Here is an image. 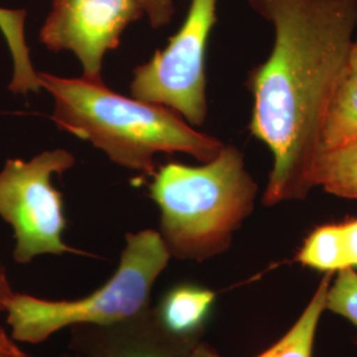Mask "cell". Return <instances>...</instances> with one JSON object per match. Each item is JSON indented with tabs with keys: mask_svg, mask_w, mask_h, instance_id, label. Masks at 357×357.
<instances>
[{
	"mask_svg": "<svg viewBox=\"0 0 357 357\" xmlns=\"http://www.w3.org/2000/svg\"><path fill=\"white\" fill-rule=\"evenodd\" d=\"M339 225L347 266L357 268V217L347 218Z\"/></svg>",
	"mask_w": 357,
	"mask_h": 357,
	"instance_id": "cell-17",
	"label": "cell"
},
{
	"mask_svg": "<svg viewBox=\"0 0 357 357\" xmlns=\"http://www.w3.org/2000/svg\"><path fill=\"white\" fill-rule=\"evenodd\" d=\"M38 75L41 88L53 96L56 126L93 143L118 166L153 174L156 153H188L208 163L224 147L166 106L128 98L84 78Z\"/></svg>",
	"mask_w": 357,
	"mask_h": 357,
	"instance_id": "cell-2",
	"label": "cell"
},
{
	"mask_svg": "<svg viewBox=\"0 0 357 357\" xmlns=\"http://www.w3.org/2000/svg\"><path fill=\"white\" fill-rule=\"evenodd\" d=\"M215 299V291L184 283L168 290L153 310L167 331L183 339L202 340Z\"/></svg>",
	"mask_w": 357,
	"mask_h": 357,
	"instance_id": "cell-9",
	"label": "cell"
},
{
	"mask_svg": "<svg viewBox=\"0 0 357 357\" xmlns=\"http://www.w3.org/2000/svg\"><path fill=\"white\" fill-rule=\"evenodd\" d=\"M333 273H324L305 311L281 339L255 357H312L315 335L320 317L326 310V299Z\"/></svg>",
	"mask_w": 357,
	"mask_h": 357,
	"instance_id": "cell-11",
	"label": "cell"
},
{
	"mask_svg": "<svg viewBox=\"0 0 357 357\" xmlns=\"http://www.w3.org/2000/svg\"><path fill=\"white\" fill-rule=\"evenodd\" d=\"M171 255L159 231L126 234L119 265L102 287L76 301H47L13 294L7 323L13 340L38 344L77 324L106 326L139 315L151 307V291Z\"/></svg>",
	"mask_w": 357,
	"mask_h": 357,
	"instance_id": "cell-4",
	"label": "cell"
},
{
	"mask_svg": "<svg viewBox=\"0 0 357 357\" xmlns=\"http://www.w3.org/2000/svg\"><path fill=\"white\" fill-rule=\"evenodd\" d=\"M0 357H31L15 344L6 332L0 328Z\"/></svg>",
	"mask_w": 357,
	"mask_h": 357,
	"instance_id": "cell-18",
	"label": "cell"
},
{
	"mask_svg": "<svg viewBox=\"0 0 357 357\" xmlns=\"http://www.w3.org/2000/svg\"><path fill=\"white\" fill-rule=\"evenodd\" d=\"M137 3L153 28L168 26L175 13V0H137Z\"/></svg>",
	"mask_w": 357,
	"mask_h": 357,
	"instance_id": "cell-16",
	"label": "cell"
},
{
	"mask_svg": "<svg viewBox=\"0 0 357 357\" xmlns=\"http://www.w3.org/2000/svg\"><path fill=\"white\" fill-rule=\"evenodd\" d=\"M61 357H82L79 356V355H76V354H73V355H64V356Z\"/></svg>",
	"mask_w": 357,
	"mask_h": 357,
	"instance_id": "cell-22",
	"label": "cell"
},
{
	"mask_svg": "<svg viewBox=\"0 0 357 357\" xmlns=\"http://www.w3.org/2000/svg\"><path fill=\"white\" fill-rule=\"evenodd\" d=\"M311 180L331 195L357 200V139L317 153Z\"/></svg>",
	"mask_w": 357,
	"mask_h": 357,
	"instance_id": "cell-12",
	"label": "cell"
},
{
	"mask_svg": "<svg viewBox=\"0 0 357 357\" xmlns=\"http://www.w3.org/2000/svg\"><path fill=\"white\" fill-rule=\"evenodd\" d=\"M217 0H191L187 17L165 50L135 68L131 97L166 106L191 126H202L208 114L205 54L216 23Z\"/></svg>",
	"mask_w": 357,
	"mask_h": 357,
	"instance_id": "cell-6",
	"label": "cell"
},
{
	"mask_svg": "<svg viewBox=\"0 0 357 357\" xmlns=\"http://www.w3.org/2000/svg\"><path fill=\"white\" fill-rule=\"evenodd\" d=\"M26 13L0 7V32L6 38L13 61V76L8 89L16 94L38 93L41 88L26 41Z\"/></svg>",
	"mask_w": 357,
	"mask_h": 357,
	"instance_id": "cell-13",
	"label": "cell"
},
{
	"mask_svg": "<svg viewBox=\"0 0 357 357\" xmlns=\"http://www.w3.org/2000/svg\"><path fill=\"white\" fill-rule=\"evenodd\" d=\"M75 163L69 151L53 150L29 162L8 159L0 171V217L13 227L17 264H29L38 255L81 253L63 240V196L51 181L53 174H63Z\"/></svg>",
	"mask_w": 357,
	"mask_h": 357,
	"instance_id": "cell-5",
	"label": "cell"
},
{
	"mask_svg": "<svg viewBox=\"0 0 357 357\" xmlns=\"http://www.w3.org/2000/svg\"><path fill=\"white\" fill-rule=\"evenodd\" d=\"M335 274L328 287L326 310L349 320L357 328V273L354 268H345Z\"/></svg>",
	"mask_w": 357,
	"mask_h": 357,
	"instance_id": "cell-15",
	"label": "cell"
},
{
	"mask_svg": "<svg viewBox=\"0 0 357 357\" xmlns=\"http://www.w3.org/2000/svg\"><path fill=\"white\" fill-rule=\"evenodd\" d=\"M191 357H222L220 354H217L211 345L206 344L204 342H200L193 349Z\"/></svg>",
	"mask_w": 357,
	"mask_h": 357,
	"instance_id": "cell-20",
	"label": "cell"
},
{
	"mask_svg": "<svg viewBox=\"0 0 357 357\" xmlns=\"http://www.w3.org/2000/svg\"><path fill=\"white\" fill-rule=\"evenodd\" d=\"M69 349L82 357H191L202 340L167 331L153 307L113 324H77L69 328Z\"/></svg>",
	"mask_w": 357,
	"mask_h": 357,
	"instance_id": "cell-8",
	"label": "cell"
},
{
	"mask_svg": "<svg viewBox=\"0 0 357 357\" xmlns=\"http://www.w3.org/2000/svg\"><path fill=\"white\" fill-rule=\"evenodd\" d=\"M13 290L7 277V270L0 265V314L6 312L8 302L13 296Z\"/></svg>",
	"mask_w": 357,
	"mask_h": 357,
	"instance_id": "cell-19",
	"label": "cell"
},
{
	"mask_svg": "<svg viewBox=\"0 0 357 357\" xmlns=\"http://www.w3.org/2000/svg\"><path fill=\"white\" fill-rule=\"evenodd\" d=\"M347 66L357 72V40H354V44L351 47L349 56H348V65Z\"/></svg>",
	"mask_w": 357,
	"mask_h": 357,
	"instance_id": "cell-21",
	"label": "cell"
},
{
	"mask_svg": "<svg viewBox=\"0 0 357 357\" xmlns=\"http://www.w3.org/2000/svg\"><path fill=\"white\" fill-rule=\"evenodd\" d=\"M142 16L137 0H53L40 41L50 51L73 52L82 65V78L103 84L106 52L116 50L128 24Z\"/></svg>",
	"mask_w": 357,
	"mask_h": 357,
	"instance_id": "cell-7",
	"label": "cell"
},
{
	"mask_svg": "<svg viewBox=\"0 0 357 357\" xmlns=\"http://www.w3.org/2000/svg\"><path fill=\"white\" fill-rule=\"evenodd\" d=\"M248 1L274 26L271 53L248 79L255 96L249 128L273 156L262 202L305 200L321 121L354 44L357 0Z\"/></svg>",
	"mask_w": 357,
	"mask_h": 357,
	"instance_id": "cell-1",
	"label": "cell"
},
{
	"mask_svg": "<svg viewBox=\"0 0 357 357\" xmlns=\"http://www.w3.org/2000/svg\"><path fill=\"white\" fill-rule=\"evenodd\" d=\"M356 139L357 72L347 66L323 116L317 153Z\"/></svg>",
	"mask_w": 357,
	"mask_h": 357,
	"instance_id": "cell-10",
	"label": "cell"
},
{
	"mask_svg": "<svg viewBox=\"0 0 357 357\" xmlns=\"http://www.w3.org/2000/svg\"><path fill=\"white\" fill-rule=\"evenodd\" d=\"M296 261L321 273H337L348 268L342 243L340 225L326 224L312 230L296 255Z\"/></svg>",
	"mask_w": 357,
	"mask_h": 357,
	"instance_id": "cell-14",
	"label": "cell"
},
{
	"mask_svg": "<svg viewBox=\"0 0 357 357\" xmlns=\"http://www.w3.org/2000/svg\"><path fill=\"white\" fill-rule=\"evenodd\" d=\"M149 185L160 209V236L171 257L204 262L229 249L252 215L258 185L237 147L224 144L203 166L169 162Z\"/></svg>",
	"mask_w": 357,
	"mask_h": 357,
	"instance_id": "cell-3",
	"label": "cell"
}]
</instances>
